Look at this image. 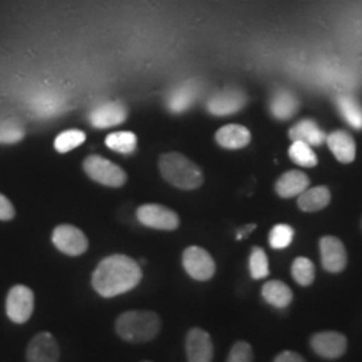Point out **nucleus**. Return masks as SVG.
<instances>
[{
	"instance_id": "obj_1",
	"label": "nucleus",
	"mask_w": 362,
	"mask_h": 362,
	"mask_svg": "<svg viewBox=\"0 0 362 362\" xmlns=\"http://www.w3.org/2000/svg\"><path fill=\"white\" fill-rule=\"evenodd\" d=\"M141 278L143 270L134 259L115 254L98 263L91 276V285L101 297L113 298L133 290Z\"/></svg>"
},
{
	"instance_id": "obj_2",
	"label": "nucleus",
	"mask_w": 362,
	"mask_h": 362,
	"mask_svg": "<svg viewBox=\"0 0 362 362\" xmlns=\"http://www.w3.org/2000/svg\"><path fill=\"white\" fill-rule=\"evenodd\" d=\"M158 168L163 177L176 188L192 191L204 182L203 172L199 165L191 161L187 156L170 152L161 156Z\"/></svg>"
},
{
	"instance_id": "obj_3",
	"label": "nucleus",
	"mask_w": 362,
	"mask_h": 362,
	"mask_svg": "<svg viewBox=\"0 0 362 362\" xmlns=\"http://www.w3.org/2000/svg\"><path fill=\"white\" fill-rule=\"evenodd\" d=\"M161 330V320L153 311L132 310L121 314L116 321V332L132 344L155 339Z\"/></svg>"
},
{
	"instance_id": "obj_4",
	"label": "nucleus",
	"mask_w": 362,
	"mask_h": 362,
	"mask_svg": "<svg viewBox=\"0 0 362 362\" xmlns=\"http://www.w3.org/2000/svg\"><path fill=\"white\" fill-rule=\"evenodd\" d=\"M83 170L91 180L110 188H119L125 185L128 180L124 169L103 156L93 155L86 157L83 161Z\"/></svg>"
},
{
	"instance_id": "obj_5",
	"label": "nucleus",
	"mask_w": 362,
	"mask_h": 362,
	"mask_svg": "<svg viewBox=\"0 0 362 362\" xmlns=\"http://www.w3.org/2000/svg\"><path fill=\"white\" fill-rule=\"evenodd\" d=\"M35 297L30 287L15 285L10 288L6 299V313L13 324H26L34 313Z\"/></svg>"
},
{
	"instance_id": "obj_6",
	"label": "nucleus",
	"mask_w": 362,
	"mask_h": 362,
	"mask_svg": "<svg viewBox=\"0 0 362 362\" xmlns=\"http://www.w3.org/2000/svg\"><path fill=\"white\" fill-rule=\"evenodd\" d=\"M182 266L191 278L200 282L209 281L216 272L215 260L202 247H188L182 252Z\"/></svg>"
},
{
	"instance_id": "obj_7",
	"label": "nucleus",
	"mask_w": 362,
	"mask_h": 362,
	"mask_svg": "<svg viewBox=\"0 0 362 362\" xmlns=\"http://www.w3.org/2000/svg\"><path fill=\"white\" fill-rule=\"evenodd\" d=\"M136 216L145 227L161 231H175L180 226L177 214L160 204H144L137 209Z\"/></svg>"
},
{
	"instance_id": "obj_8",
	"label": "nucleus",
	"mask_w": 362,
	"mask_h": 362,
	"mask_svg": "<svg viewBox=\"0 0 362 362\" xmlns=\"http://www.w3.org/2000/svg\"><path fill=\"white\" fill-rule=\"evenodd\" d=\"M52 243L61 252L70 257H79L89 248V240L86 235L71 224L58 226L52 236Z\"/></svg>"
},
{
	"instance_id": "obj_9",
	"label": "nucleus",
	"mask_w": 362,
	"mask_h": 362,
	"mask_svg": "<svg viewBox=\"0 0 362 362\" xmlns=\"http://www.w3.org/2000/svg\"><path fill=\"white\" fill-rule=\"evenodd\" d=\"M247 104V95L238 89H224L214 94L207 103V110L214 116H230L242 110Z\"/></svg>"
},
{
	"instance_id": "obj_10",
	"label": "nucleus",
	"mask_w": 362,
	"mask_h": 362,
	"mask_svg": "<svg viewBox=\"0 0 362 362\" xmlns=\"http://www.w3.org/2000/svg\"><path fill=\"white\" fill-rule=\"evenodd\" d=\"M310 345L318 356L326 360H336L345 354L348 339L338 332H320L311 337Z\"/></svg>"
},
{
	"instance_id": "obj_11",
	"label": "nucleus",
	"mask_w": 362,
	"mask_h": 362,
	"mask_svg": "<svg viewBox=\"0 0 362 362\" xmlns=\"http://www.w3.org/2000/svg\"><path fill=\"white\" fill-rule=\"evenodd\" d=\"M59 356V345L54 336L47 332L33 337L27 346V362H58Z\"/></svg>"
},
{
	"instance_id": "obj_12",
	"label": "nucleus",
	"mask_w": 362,
	"mask_h": 362,
	"mask_svg": "<svg viewBox=\"0 0 362 362\" xmlns=\"http://www.w3.org/2000/svg\"><path fill=\"white\" fill-rule=\"evenodd\" d=\"M321 260L325 270L333 274L344 272L348 264V254L344 243L336 236H324L320 242Z\"/></svg>"
},
{
	"instance_id": "obj_13",
	"label": "nucleus",
	"mask_w": 362,
	"mask_h": 362,
	"mask_svg": "<svg viewBox=\"0 0 362 362\" xmlns=\"http://www.w3.org/2000/svg\"><path fill=\"white\" fill-rule=\"evenodd\" d=\"M185 350L188 362H212L214 360V344L211 336L200 327H194L188 332Z\"/></svg>"
},
{
	"instance_id": "obj_14",
	"label": "nucleus",
	"mask_w": 362,
	"mask_h": 362,
	"mask_svg": "<svg viewBox=\"0 0 362 362\" xmlns=\"http://www.w3.org/2000/svg\"><path fill=\"white\" fill-rule=\"evenodd\" d=\"M128 117V109L119 103H106L95 106L89 115L91 125L97 129H106L122 124Z\"/></svg>"
},
{
	"instance_id": "obj_15",
	"label": "nucleus",
	"mask_w": 362,
	"mask_h": 362,
	"mask_svg": "<svg viewBox=\"0 0 362 362\" xmlns=\"http://www.w3.org/2000/svg\"><path fill=\"white\" fill-rule=\"evenodd\" d=\"M200 95V86L197 82H184L169 93L165 105L173 115H182L194 106Z\"/></svg>"
},
{
	"instance_id": "obj_16",
	"label": "nucleus",
	"mask_w": 362,
	"mask_h": 362,
	"mask_svg": "<svg viewBox=\"0 0 362 362\" xmlns=\"http://www.w3.org/2000/svg\"><path fill=\"white\" fill-rule=\"evenodd\" d=\"M329 149L342 164H350L356 158V141L345 130H336L326 137Z\"/></svg>"
},
{
	"instance_id": "obj_17",
	"label": "nucleus",
	"mask_w": 362,
	"mask_h": 362,
	"mask_svg": "<svg viewBox=\"0 0 362 362\" xmlns=\"http://www.w3.org/2000/svg\"><path fill=\"white\" fill-rule=\"evenodd\" d=\"M310 185V179L300 170H288L284 173L275 184V191L284 199L298 197Z\"/></svg>"
},
{
	"instance_id": "obj_18",
	"label": "nucleus",
	"mask_w": 362,
	"mask_h": 362,
	"mask_svg": "<svg viewBox=\"0 0 362 362\" xmlns=\"http://www.w3.org/2000/svg\"><path fill=\"white\" fill-rule=\"evenodd\" d=\"M216 143L226 149H240L251 141V133L243 125L230 124L220 128L215 134Z\"/></svg>"
},
{
	"instance_id": "obj_19",
	"label": "nucleus",
	"mask_w": 362,
	"mask_h": 362,
	"mask_svg": "<svg viewBox=\"0 0 362 362\" xmlns=\"http://www.w3.org/2000/svg\"><path fill=\"white\" fill-rule=\"evenodd\" d=\"M288 136L293 141H300L310 146L322 145L327 137V134L317 125V122L309 118L302 119L298 122L297 125H294L288 132Z\"/></svg>"
},
{
	"instance_id": "obj_20",
	"label": "nucleus",
	"mask_w": 362,
	"mask_h": 362,
	"mask_svg": "<svg viewBox=\"0 0 362 362\" xmlns=\"http://www.w3.org/2000/svg\"><path fill=\"white\" fill-rule=\"evenodd\" d=\"M332 200V194L327 187L318 185L314 188H308L298 196V207L303 212H317L329 206Z\"/></svg>"
},
{
	"instance_id": "obj_21",
	"label": "nucleus",
	"mask_w": 362,
	"mask_h": 362,
	"mask_svg": "<svg viewBox=\"0 0 362 362\" xmlns=\"http://www.w3.org/2000/svg\"><path fill=\"white\" fill-rule=\"evenodd\" d=\"M299 109L297 97L288 90H278L274 93L270 101V110L276 119L286 121L296 116Z\"/></svg>"
},
{
	"instance_id": "obj_22",
	"label": "nucleus",
	"mask_w": 362,
	"mask_h": 362,
	"mask_svg": "<svg viewBox=\"0 0 362 362\" xmlns=\"http://www.w3.org/2000/svg\"><path fill=\"white\" fill-rule=\"evenodd\" d=\"M263 299L276 309H286L293 300V291L281 281H269L262 287Z\"/></svg>"
},
{
	"instance_id": "obj_23",
	"label": "nucleus",
	"mask_w": 362,
	"mask_h": 362,
	"mask_svg": "<svg viewBox=\"0 0 362 362\" xmlns=\"http://www.w3.org/2000/svg\"><path fill=\"white\" fill-rule=\"evenodd\" d=\"M337 106L341 116L353 129L362 130V106L357 100L348 94H342L337 98Z\"/></svg>"
},
{
	"instance_id": "obj_24",
	"label": "nucleus",
	"mask_w": 362,
	"mask_h": 362,
	"mask_svg": "<svg viewBox=\"0 0 362 362\" xmlns=\"http://www.w3.org/2000/svg\"><path fill=\"white\" fill-rule=\"evenodd\" d=\"M105 144L109 149L122 153V155H130L137 148V137L132 132H116L110 133L106 139Z\"/></svg>"
},
{
	"instance_id": "obj_25",
	"label": "nucleus",
	"mask_w": 362,
	"mask_h": 362,
	"mask_svg": "<svg viewBox=\"0 0 362 362\" xmlns=\"http://www.w3.org/2000/svg\"><path fill=\"white\" fill-rule=\"evenodd\" d=\"M290 158L299 165L305 168H314L318 164L317 155L311 149L310 145L300 143V141H293V145L288 149Z\"/></svg>"
},
{
	"instance_id": "obj_26",
	"label": "nucleus",
	"mask_w": 362,
	"mask_h": 362,
	"mask_svg": "<svg viewBox=\"0 0 362 362\" xmlns=\"http://www.w3.org/2000/svg\"><path fill=\"white\" fill-rule=\"evenodd\" d=\"M291 274L294 281L298 285L310 286L314 282L315 278V266L311 262L310 259L305 258V257H299L293 262L291 266Z\"/></svg>"
},
{
	"instance_id": "obj_27",
	"label": "nucleus",
	"mask_w": 362,
	"mask_h": 362,
	"mask_svg": "<svg viewBox=\"0 0 362 362\" xmlns=\"http://www.w3.org/2000/svg\"><path fill=\"white\" fill-rule=\"evenodd\" d=\"M86 140V134L82 130L70 129L62 132L57 139L54 146L57 149V152L59 153H67L70 151H73L74 148L79 146L81 144L85 143Z\"/></svg>"
},
{
	"instance_id": "obj_28",
	"label": "nucleus",
	"mask_w": 362,
	"mask_h": 362,
	"mask_svg": "<svg viewBox=\"0 0 362 362\" xmlns=\"http://www.w3.org/2000/svg\"><path fill=\"white\" fill-rule=\"evenodd\" d=\"M250 274L254 279H263L266 278L270 270H269V259L263 248L254 247L250 255Z\"/></svg>"
},
{
	"instance_id": "obj_29",
	"label": "nucleus",
	"mask_w": 362,
	"mask_h": 362,
	"mask_svg": "<svg viewBox=\"0 0 362 362\" xmlns=\"http://www.w3.org/2000/svg\"><path fill=\"white\" fill-rule=\"evenodd\" d=\"M294 239V230L287 224H276L270 233L269 242L274 250H284L290 246Z\"/></svg>"
},
{
	"instance_id": "obj_30",
	"label": "nucleus",
	"mask_w": 362,
	"mask_h": 362,
	"mask_svg": "<svg viewBox=\"0 0 362 362\" xmlns=\"http://www.w3.org/2000/svg\"><path fill=\"white\" fill-rule=\"evenodd\" d=\"M25 137V129L13 121H0V144H15Z\"/></svg>"
},
{
	"instance_id": "obj_31",
	"label": "nucleus",
	"mask_w": 362,
	"mask_h": 362,
	"mask_svg": "<svg viewBox=\"0 0 362 362\" xmlns=\"http://www.w3.org/2000/svg\"><path fill=\"white\" fill-rule=\"evenodd\" d=\"M254 361V353L251 345L246 341H239L233 345L227 362H252Z\"/></svg>"
},
{
	"instance_id": "obj_32",
	"label": "nucleus",
	"mask_w": 362,
	"mask_h": 362,
	"mask_svg": "<svg viewBox=\"0 0 362 362\" xmlns=\"http://www.w3.org/2000/svg\"><path fill=\"white\" fill-rule=\"evenodd\" d=\"M13 218H15V208L13 203L8 200V197L0 194V220L8 221Z\"/></svg>"
},
{
	"instance_id": "obj_33",
	"label": "nucleus",
	"mask_w": 362,
	"mask_h": 362,
	"mask_svg": "<svg viewBox=\"0 0 362 362\" xmlns=\"http://www.w3.org/2000/svg\"><path fill=\"white\" fill-rule=\"evenodd\" d=\"M274 362H306L305 361V358L300 356V354H298L296 351H291V350H285V351H282V353H279L276 357H275V360Z\"/></svg>"
},
{
	"instance_id": "obj_34",
	"label": "nucleus",
	"mask_w": 362,
	"mask_h": 362,
	"mask_svg": "<svg viewBox=\"0 0 362 362\" xmlns=\"http://www.w3.org/2000/svg\"><path fill=\"white\" fill-rule=\"evenodd\" d=\"M257 228V226L255 224H250V226H246L245 228H242V230H239L238 231V235H236V239L238 240H240V239H243V238H247L252 230H255Z\"/></svg>"
},
{
	"instance_id": "obj_35",
	"label": "nucleus",
	"mask_w": 362,
	"mask_h": 362,
	"mask_svg": "<svg viewBox=\"0 0 362 362\" xmlns=\"http://www.w3.org/2000/svg\"><path fill=\"white\" fill-rule=\"evenodd\" d=\"M144 362H151V361H144Z\"/></svg>"
}]
</instances>
